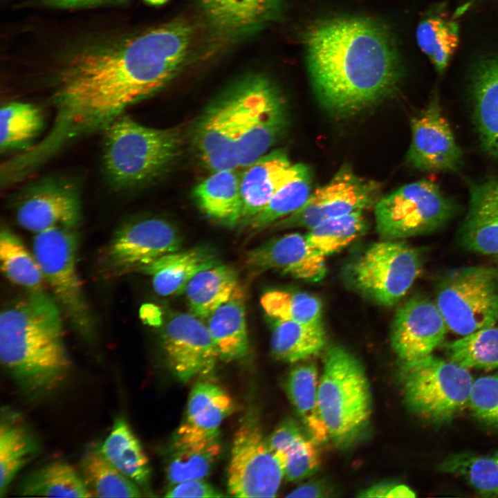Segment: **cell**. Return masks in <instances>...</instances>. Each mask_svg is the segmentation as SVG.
I'll return each mask as SVG.
<instances>
[{
  "label": "cell",
  "instance_id": "9c48e42d",
  "mask_svg": "<svg viewBox=\"0 0 498 498\" xmlns=\"http://www.w3.org/2000/svg\"><path fill=\"white\" fill-rule=\"evenodd\" d=\"M435 302L448 329L465 335L498 322V268L466 266L438 282Z\"/></svg>",
  "mask_w": 498,
  "mask_h": 498
},
{
  "label": "cell",
  "instance_id": "8992f818",
  "mask_svg": "<svg viewBox=\"0 0 498 498\" xmlns=\"http://www.w3.org/2000/svg\"><path fill=\"white\" fill-rule=\"evenodd\" d=\"M473 381L468 369L432 354L402 362L405 402L431 423H448L468 407Z\"/></svg>",
  "mask_w": 498,
  "mask_h": 498
},
{
  "label": "cell",
  "instance_id": "83f0119b",
  "mask_svg": "<svg viewBox=\"0 0 498 498\" xmlns=\"http://www.w3.org/2000/svg\"><path fill=\"white\" fill-rule=\"evenodd\" d=\"M241 175L236 169L212 172L194 188L201 209L211 219L228 226L241 223L242 199Z\"/></svg>",
  "mask_w": 498,
  "mask_h": 498
},
{
  "label": "cell",
  "instance_id": "9a60e30c",
  "mask_svg": "<svg viewBox=\"0 0 498 498\" xmlns=\"http://www.w3.org/2000/svg\"><path fill=\"white\" fill-rule=\"evenodd\" d=\"M160 339L168 367L182 382L210 374L220 359L207 325L192 313H169Z\"/></svg>",
  "mask_w": 498,
  "mask_h": 498
},
{
  "label": "cell",
  "instance_id": "ffe728a7",
  "mask_svg": "<svg viewBox=\"0 0 498 498\" xmlns=\"http://www.w3.org/2000/svg\"><path fill=\"white\" fill-rule=\"evenodd\" d=\"M16 218L21 228L35 234L56 227L75 228L82 218L80 199L72 186L49 182L21 201Z\"/></svg>",
  "mask_w": 498,
  "mask_h": 498
},
{
  "label": "cell",
  "instance_id": "681fc988",
  "mask_svg": "<svg viewBox=\"0 0 498 498\" xmlns=\"http://www.w3.org/2000/svg\"><path fill=\"white\" fill-rule=\"evenodd\" d=\"M360 497H414L416 494L406 485L393 482H381L374 484L357 495Z\"/></svg>",
  "mask_w": 498,
  "mask_h": 498
},
{
  "label": "cell",
  "instance_id": "7bdbcfd3",
  "mask_svg": "<svg viewBox=\"0 0 498 498\" xmlns=\"http://www.w3.org/2000/svg\"><path fill=\"white\" fill-rule=\"evenodd\" d=\"M416 37L420 49L436 71L443 72L459 45L457 24L443 17H429L418 24Z\"/></svg>",
  "mask_w": 498,
  "mask_h": 498
},
{
  "label": "cell",
  "instance_id": "7402d4cb",
  "mask_svg": "<svg viewBox=\"0 0 498 498\" xmlns=\"http://www.w3.org/2000/svg\"><path fill=\"white\" fill-rule=\"evenodd\" d=\"M221 452L219 432H207L185 422L172 439L166 465L171 486L191 479H203Z\"/></svg>",
  "mask_w": 498,
  "mask_h": 498
},
{
  "label": "cell",
  "instance_id": "1f68e13d",
  "mask_svg": "<svg viewBox=\"0 0 498 498\" xmlns=\"http://www.w3.org/2000/svg\"><path fill=\"white\" fill-rule=\"evenodd\" d=\"M270 347L273 355L282 362L295 363L319 353L326 346L322 320L314 322L275 320Z\"/></svg>",
  "mask_w": 498,
  "mask_h": 498
},
{
  "label": "cell",
  "instance_id": "f5cc1de1",
  "mask_svg": "<svg viewBox=\"0 0 498 498\" xmlns=\"http://www.w3.org/2000/svg\"><path fill=\"white\" fill-rule=\"evenodd\" d=\"M148 4L152 6H160L166 3L168 0H144Z\"/></svg>",
  "mask_w": 498,
  "mask_h": 498
},
{
  "label": "cell",
  "instance_id": "5bb4252c",
  "mask_svg": "<svg viewBox=\"0 0 498 498\" xmlns=\"http://www.w3.org/2000/svg\"><path fill=\"white\" fill-rule=\"evenodd\" d=\"M181 246L178 232L165 220H131L113 234L104 255V265L116 276L140 271L160 257L178 250Z\"/></svg>",
  "mask_w": 498,
  "mask_h": 498
},
{
  "label": "cell",
  "instance_id": "7dc6e473",
  "mask_svg": "<svg viewBox=\"0 0 498 498\" xmlns=\"http://www.w3.org/2000/svg\"><path fill=\"white\" fill-rule=\"evenodd\" d=\"M306 436L298 424L288 418L279 424L268 439L270 448L279 455Z\"/></svg>",
  "mask_w": 498,
  "mask_h": 498
},
{
  "label": "cell",
  "instance_id": "f35d334b",
  "mask_svg": "<svg viewBox=\"0 0 498 498\" xmlns=\"http://www.w3.org/2000/svg\"><path fill=\"white\" fill-rule=\"evenodd\" d=\"M80 470L93 497H142L138 486L111 464L100 448H93L83 456Z\"/></svg>",
  "mask_w": 498,
  "mask_h": 498
},
{
  "label": "cell",
  "instance_id": "4fadbf2b",
  "mask_svg": "<svg viewBox=\"0 0 498 498\" xmlns=\"http://www.w3.org/2000/svg\"><path fill=\"white\" fill-rule=\"evenodd\" d=\"M381 197L378 183L361 177L349 166L344 165L329 182L312 192L300 209L272 227L310 229L331 218L374 208Z\"/></svg>",
  "mask_w": 498,
  "mask_h": 498
},
{
  "label": "cell",
  "instance_id": "d6986e66",
  "mask_svg": "<svg viewBox=\"0 0 498 498\" xmlns=\"http://www.w3.org/2000/svg\"><path fill=\"white\" fill-rule=\"evenodd\" d=\"M325 257L308 243L306 235L287 234L250 250L246 263L256 271L273 270L311 282L326 275Z\"/></svg>",
  "mask_w": 498,
  "mask_h": 498
},
{
  "label": "cell",
  "instance_id": "4316f807",
  "mask_svg": "<svg viewBox=\"0 0 498 498\" xmlns=\"http://www.w3.org/2000/svg\"><path fill=\"white\" fill-rule=\"evenodd\" d=\"M208 329L219 351L220 360L233 361L248 350L245 293L239 286L231 297L208 317Z\"/></svg>",
  "mask_w": 498,
  "mask_h": 498
},
{
  "label": "cell",
  "instance_id": "60d3db41",
  "mask_svg": "<svg viewBox=\"0 0 498 498\" xmlns=\"http://www.w3.org/2000/svg\"><path fill=\"white\" fill-rule=\"evenodd\" d=\"M368 228L364 211L327 219L309 229L306 237L308 244L326 257L339 251L353 242Z\"/></svg>",
  "mask_w": 498,
  "mask_h": 498
},
{
  "label": "cell",
  "instance_id": "d590c367",
  "mask_svg": "<svg viewBox=\"0 0 498 498\" xmlns=\"http://www.w3.org/2000/svg\"><path fill=\"white\" fill-rule=\"evenodd\" d=\"M438 469L461 479L481 495L498 497V452L454 454L444 459Z\"/></svg>",
  "mask_w": 498,
  "mask_h": 498
},
{
  "label": "cell",
  "instance_id": "7a4b0ae2",
  "mask_svg": "<svg viewBox=\"0 0 498 498\" xmlns=\"http://www.w3.org/2000/svg\"><path fill=\"white\" fill-rule=\"evenodd\" d=\"M310 79L321 104L348 116L391 94L401 77L394 39L386 27L361 17L323 19L304 36Z\"/></svg>",
  "mask_w": 498,
  "mask_h": 498
},
{
  "label": "cell",
  "instance_id": "44dd1931",
  "mask_svg": "<svg viewBox=\"0 0 498 498\" xmlns=\"http://www.w3.org/2000/svg\"><path fill=\"white\" fill-rule=\"evenodd\" d=\"M469 207L459 229L460 244L481 255H498V174L469 181Z\"/></svg>",
  "mask_w": 498,
  "mask_h": 498
},
{
  "label": "cell",
  "instance_id": "f546056e",
  "mask_svg": "<svg viewBox=\"0 0 498 498\" xmlns=\"http://www.w3.org/2000/svg\"><path fill=\"white\" fill-rule=\"evenodd\" d=\"M239 286L236 271L219 263L197 273L184 293L191 313L203 320L227 302Z\"/></svg>",
  "mask_w": 498,
  "mask_h": 498
},
{
  "label": "cell",
  "instance_id": "30bf717a",
  "mask_svg": "<svg viewBox=\"0 0 498 498\" xmlns=\"http://www.w3.org/2000/svg\"><path fill=\"white\" fill-rule=\"evenodd\" d=\"M420 252L402 240L374 243L349 266L350 284L381 305L398 303L420 275Z\"/></svg>",
  "mask_w": 498,
  "mask_h": 498
},
{
  "label": "cell",
  "instance_id": "f907efd6",
  "mask_svg": "<svg viewBox=\"0 0 498 498\" xmlns=\"http://www.w3.org/2000/svg\"><path fill=\"white\" fill-rule=\"evenodd\" d=\"M332 490L325 481H315L304 483L287 495L288 497H326Z\"/></svg>",
  "mask_w": 498,
  "mask_h": 498
},
{
  "label": "cell",
  "instance_id": "ac0fdd59",
  "mask_svg": "<svg viewBox=\"0 0 498 498\" xmlns=\"http://www.w3.org/2000/svg\"><path fill=\"white\" fill-rule=\"evenodd\" d=\"M237 96L234 86L201 117L194 132L200 159L212 172L238 168Z\"/></svg>",
  "mask_w": 498,
  "mask_h": 498
},
{
  "label": "cell",
  "instance_id": "d6a6232c",
  "mask_svg": "<svg viewBox=\"0 0 498 498\" xmlns=\"http://www.w3.org/2000/svg\"><path fill=\"white\" fill-rule=\"evenodd\" d=\"M22 496L92 497L81 473L64 461H53L30 473L21 482Z\"/></svg>",
  "mask_w": 498,
  "mask_h": 498
},
{
  "label": "cell",
  "instance_id": "2e32d148",
  "mask_svg": "<svg viewBox=\"0 0 498 498\" xmlns=\"http://www.w3.org/2000/svg\"><path fill=\"white\" fill-rule=\"evenodd\" d=\"M412 140L407 154L410 166L422 172H456L463 153L443 115L437 95L411 120Z\"/></svg>",
  "mask_w": 498,
  "mask_h": 498
},
{
  "label": "cell",
  "instance_id": "bcb514c9",
  "mask_svg": "<svg viewBox=\"0 0 498 498\" xmlns=\"http://www.w3.org/2000/svg\"><path fill=\"white\" fill-rule=\"evenodd\" d=\"M468 407L480 423L498 430V372L473 381Z\"/></svg>",
  "mask_w": 498,
  "mask_h": 498
},
{
  "label": "cell",
  "instance_id": "e0dca14e",
  "mask_svg": "<svg viewBox=\"0 0 498 498\" xmlns=\"http://www.w3.org/2000/svg\"><path fill=\"white\" fill-rule=\"evenodd\" d=\"M448 329L436 302L414 296L398 308L391 328V343L402 362H411L441 347Z\"/></svg>",
  "mask_w": 498,
  "mask_h": 498
},
{
  "label": "cell",
  "instance_id": "b9f144b4",
  "mask_svg": "<svg viewBox=\"0 0 498 498\" xmlns=\"http://www.w3.org/2000/svg\"><path fill=\"white\" fill-rule=\"evenodd\" d=\"M44 118L35 105L11 102L0 110V148L1 151L24 146L35 138L43 127Z\"/></svg>",
  "mask_w": 498,
  "mask_h": 498
},
{
  "label": "cell",
  "instance_id": "5b68a950",
  "mask_svg": "<svg viewBox=\"0 0 498 498\" xmlns=\"http://www.w3.org/2000/svg\"><path fill=\"white\" fill-rule=\"evenodd\" d=\"M318 403L329 437L348 447L362 433L371 414L369 382L359 360L338 345L326 350L318 385Z\"/></svg>",
  "mask_w": 498,
  "mask_h": 498
},
{
  "label": "cell",
  "instance_id": "f1b7e54d",
  "mask_svg": "<svg viewBox=\"0 0 498 498\" xmlns=\"http://www.w3.org/2000/svg\"><path fill=\"white\" fill-rule=\"evenodd\" d=\"M319 380L318 370L313 363L300 364L289 371L285 388L307 434L321 444L330 437L319 408Z\"/></svg>",
  "mask_w": 498,
  "mask_h": 498
},
{
  "label": "cell",
  "instance_id": "4dcf8cb0",
  "mask_svg": "<svg viewBox=\"0 0 498 498\" xmlns=\"http://www.w3.org/2000/svg\"><path fill=\"white\" fill-rule=\"evenodd\" d=\"M100 450L111 464L138 486L148 483L151 472L148 459L124 418L115 421Z\"/></svg>",
  "mask_w": 498,
  "mask_h": 498
},
{
  "label": "cell",
  "instance_id": "f6af8a7d",
  "mask_svg": "<svg viewBox=\"0 0 498 498\" xmlns=\"http://www.w3.org/2000/svg\"><path fill=\"white\" fill-rule=\"evenodd\" d=\"M319 445L310 436H306L276 456L282 465L286 480H302L313 474L318 469L321 463Z\"/></svg>",
  "mask_w": 498,
  "mask_h": 498
},
{
  "label": "cell",
  "instance_id": "484cf974",
  "mask_svg": "<svg viewBox=\"0 0 498 498\" xmlns=\"http://www.w3.org/2000/svg\"><path fill=\"white\" fill-rule=\"evenodd\" d=\"M474 119L483 149L498 159V59L483 62L472 80Z\"/></svg>",
  "mask_w": 498,
  "mask_h": 498
},
{
  "label": "cell",
  "instance_id": "e575fe53",
  "mask_svg": "<svg viewBox=\"0 0 498 498\" xmlns=\"http://www.w3.org/2000/svg\"><path fill=\"white\" fill-rule=\"evenodd\" d=\"M234 407L232 397L222 387L212 382H199L190 393L183 422L207 432H219Z\"/></svg>",
  "mask_w": 498,
  "mask_h": 498
},
{
  "label": "cell",
  "instance_id": "277c9868",
  "mask_svg": "<svg viewBox=\"0 0 498 498\" xmlns=\"http://www.w3.org/2000/svg\"><path fill=\"white\" fill-rule=\"evenodd\" d=\"M174 129H155L120 116L104 128L102 163L109 182L120 189L148 183L160 176L180 153Z\"/></svg>",
  "mask_w": 498,
  "mask_h": 498
},
{
  "label": "cell",
  "instance_id": "8fae6325",
  "mask_svg": "<svg viewBox=\"0 0 498 498\" xmlns=\"http://www.w3.org/2000/svg\"><path fill=\"white\" fill-rule=\"evenodd\" d=\"M237 96L238 168H246L266 154L286 127L284 104L266 77L253 75L234 85Z\"/></svg>",
  "mask_w": 498,
  "mask_h": 498
},
{
  "label": "cell",
  "instance_id": "ab89813d",
  "mask_svg": "<svg viewBox=\"0 0 498 498\" xmlns=\"http://www.w3.org/2000/svg\"><path fill=\"white\" fill-rule=\"evenodd\" d=\"M0 261L1 270L10 282L29 291L43 290L45 280L34 255L7 228L1 230Z\"/></svg>",
  "mask_w": 498,
  "mask_h": 498
},
{
  "label": "cell",
  "instance_id": "d4e9b609",
  "mask_svg": "<svg viewBox=\"0 0 498 498\" xmlns=\"http://www.w3.org/2000/svg\"><path fill=\"white\" fill-rule=\"evenodd\" d=\"M220 263L215 251L205 246L165 254L140 270L151 279L159 295L184 293L190 280L201 270Z\"/></svg>",
  "mask_w": 498,
  "mask_h": 498
},
{
  "label": "cell",
  "instance_id": "52a82bcc",
  "mask_svg": "<svg viewBox=\"0 0 498 498\" xmlns=\"http://www.w3.org/2000/svg\"><path fill=\"white\" fill-rule=\"evenodd\" d=\"M78 238L73 228L56 227L35 234L33 254L60 308L85 338L94 320L77 272Z\"/></svg>",
  "mask_w": 498,
  "mask_h": 498
},
{
  "label": "cell",
  "instance_id": "8d00e7d4",
  "mask_svg": "<svg viewBox=\"0 0 498 498\" xmlns=\"http://www.w3.org/2000/svg\"><path fill=\"white\" fill-rule=\"evenodd\" d=\"M440 347L448 360L468 370L498 368V328L495 326L443 342Z\"/></svg>",
  "mask_w": 498,
  "mask_h": 498
},
{
  "label": "cell",
  "instance_id": "7c38bea8",
  "mask_svg": "<svg viewBox=\"0 0 498 498\" xmlns=\"http://www.w3.org/2000/svg\"><path fill=\"white\" fill-rule=\"evenodd\" d=\"M284 477L259 421L247 416L233 436L227 474L229 493L242 498L275 497Z\"/></svg>",
  "mask_w": 498,
  "mask_h": 498
},
{
  "label": "cell",
  "instance_id": "74e56055",
  "mask_svg": "<svg viewBox=\"0 0 498 498\" xmlns=\"http://www.w3.org/2000/svg\"><path fill=\"white\" fill-rule=\"evenodd\" d=\"M37 444L21 425L2 416L0 425V495L17 474L37 453Z\"/></svg>",
  "mask_w": 498,
  "mask_h": 498
},
{
  "label": "cell",
  "instance_id": "db71d44e",
  "mask_svg": "<svg viewBox=\"0 0 498 498\" xmlns=\"http://www.w3.org/2000/svg\"><path fill=\"white\" fill-rule=\"evenodd\" d=\"M495 261H496L497 268H498V255L495 256Z\"/></svg>",
  "mask_w": 498,
  "mask_h": 498
},
{
  "label": "cell",
  "instance_id": "cb8c5ba5",
  "mask_svg": "<svg viewBox=\"0 0 498 498\" xmlns=\"http://www.w3.org/2000/svg\"><path fill=\"white\" fill-rule=\"evenodd\" d=\"M301 163L292 164L286 151L266 154L245 168L241 175L242 216L246 225L266 205L273 195L298 172Z\"/></svg>",
  "mask_w": 498,
  "mask_h": 498
},
{
  "label": "cell",
  "instance_id": "6da1fadb",
  "mask_svg": "<svg viewBox=\"0 0 498 498\" xmlns=\"http://www.w3.org/2000/svg\"><path fill=\"white\" fill-rule=\"evenodd\" d=\"M192 39L191 26L176 21L73 53L57 76V113L44 146L55 152L82 133L104 129L164 87L186 64Z\"/></svg>",
  "mask_w": 498,
  "mask_h": 498
},
{
  "label": "cell",
  "instance_id": "ba28073f",
  "mask_svg": "<svg viewBox=\"0 0 498 498\" xmlns=\"http://www.w3.org/2000/svg\"><path fill=\"white\" fill-rule=\"evenodd\" d=\"M456 211L454 201L436 182L422 179L380 199L374 207L376 228L382 239L401 240L437 230Z\"/></svg>",
  "mask_w": 498,
  "mask_h": 498
},
{
  "label": "cell",
  "instance_id": "816d5d0a",
  "mask_svg": "<svg viewBox=\"0 0 498 498\" xmlns=\"http://www.w3.org/2000/svg\"><path fill=\"white\" fill-rule=\"evenodd\" d=\"M122 0H42L46 6L55 8H80Z\"/></svg>",
  "mask_w": 498,
  "mask_h": 498
},
{
  "label": "cell",
  "instance_id": "836d02e7",
  "mask_svg": "<svg viewBox=\"0 0 498 498\" xmlns=\"http://www.w3.org/2000/svg\"><path fill=\"white\" fill-rule=\"evenodd\" d=\"M312 180L310 167L301 163L297 174L277 190L246 225L254 230H260L297 211L312 193Z\"/></svg>",
  "mask_w": 498,
  "mask_h": 498
},
{
  "label": "cell",
  "instance_id": "3957f363",
  "mask_svg": "<svg viewBox=\"0 0 498 498\" xmlns=\"http://www.w3.org/2000/svg\"><path fill=\"white\" fill-rule=\"evenodd\" d=\"M60 307L43 290L6 306L0 315V360L26 394H48L66 380L71 362Z\"/></svg>",
  "mask_w": 498,
  "mask_h": 498
},
{
  "label": "cell",
  "instance_id": "ee69618b",
  "mask_svg": "<svg viewBox=\"0 0 498 498\" xmlns=\"http://www.w3.org/2000/svg\"><path fill=\"white\" fill-rule=\"evenodd\" d=\"M260 304L266 315L275 320L298 322L322 320L321 302L307 293L272 289L261 295Z\"/></svg>",
  "mask_w": 498,
  "mask_h": 498
},
{
  "label": "cell",
  "instance_id": "c3c4849f",
  "mask_svg": "<svg viewBox=\"0 0 498 498\" xmlns=\"http://www.w3.org/2000/svg\"><path fill=\"white\" fill-rule=\"evenodd\" d=\"M165 497L210 498L223 497L225 495L203 479H191L172 486Z\"/></svg>",
  "mask_w": 498,
  "mask_h": 498
},
{
  "label": "cell",
  "instance_id": "603a6c76",
  "mask_svg": "<svg viewBox=\"0 0 498 498\" xmlns=\"http://www.w3.org/2000/svg\"><path fill=\"white\" fill-rule=\"evenodd\" d=\"M284 0H199L201 10L221 36L238 40L249 37L275 20Z\"/></svg>",
  "mask_w": 498,
  "mask_h": 498
}]
</instances>
